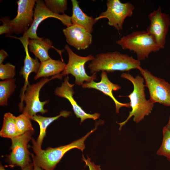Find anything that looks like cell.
I'll return each instance as SVG.
<instances>
[{"label":"cell","instance_id":"8fae6325","mask_svg":"<svg viewBox=\"0 0 170 170\" xmlns=\"http://www.w3.org/2000/svg\"><path fill=\"white\" fill-rule=\"evenodd\" d=\"M49 17H53L60 20L67 27L72 25L71 16L65 14H54L47 8L43 1L37 0L34 8L33 22L22 37L28 39L40 38V37L37 35V28L42 22Z\"/></svg>","mask_w":170,"mask_h":170},{"label":"cell","instance_id":"52a82bcc","mask_svg":"<svg viewBox=\"0 0 170 170\" xmlns=\"http://www.w3.org/2000/svg\"><path fill=\"white\" fill-rule=\"evenodd\" d=\"M106 6V10L101 12L95 19L98 21L106 18L109 25L118 31L122 30L126 18L131 17L133 14L134 6L130 2L122 3L119 0H108Z\"/></svg>","mask_w":170,"mask_h":170},{"label":"cell","instance_id":"7c38bea8","mask_svg":"<svg viewBox=\"0 0 170 170\" xmlns=\"http://www.w3.org/2000/svg\"><path fill=\"white\" fill-rule=\"evenodd\" d=\"M17 14L10 23L13 32L18 35L24 34L31 26L33 20L35 0H19Z\"/></svg>","mask_w":170,"mask_h":170},{"label":"cell","instance_id":"5bb4252c","mask_svg":"<svg viewBox=\"0 0 170 170\" xmlns=\"http://www.w3.org/2000/svg\"><path fill=\"white\" fill-rule=\"evenodd\" d=\"M67 43L78 50H85L91 44V33L83 28L72 25L63 30Z\"/></svg>","mask_w":170,"mask_h":170},{"label":"cell","instance_id":"cb8c5ba5","mask_svg":"<svg viewBox=\"0 0 170 170\" xmlns=\"http://www.w3.org/2000/svg\"><path fill=\"white\" fill-rule=\"evenodd\" d=\"M163 139L162 144L157 154L167 157L170 162V130L165 126L163 128Z\"/></svg>","mask_w":170,"mask_h":170},{"label":"cell","instance_id":"5b68a950","mask_svg":"<svg viewBox=\"0 0 170 170\" xmlns=\"http://www.w3.org/2000/svg\"><path fill=\"white\" fill-rule=\"evenodd\" d=\"M61 74L53 76L49 79L44 78L36 83L29 84L25 91L23 98L20 104V109L24 114L31 119L32 117L38 113L43 114L47 112L48 110L44 109V106L48 103V100L43 101L40 100L39 94L42 87L49 81L56 78L60 79Z\"/></svg>","mask_w":170,"mask_h":170},{"label":"cell","instance_id":"9a60e30c","mask_svg":"<svg viewBox=\"0 0 170 170\" xmlns=\"http://www.w3.org/2000/svg\"><path fill=\"white\" fill-rule=\"evenodd\" d=\"M101 80L99 82H95L94 80L89 82L83 83L82 86L83 88H94L103 93L109 96L114 101L116 106V112L119 113L120 108L123 107L130 108V103H123L119 102L115 98L112 94L113 91H118L121 87L118 84L112 82L108 79L106 71H102L100 76Z\"/></svg>","mask_w":170,"mask_h":170},{"label":"cell","instance_id":"ffe728a7","mask_svg":"<svg viewBox=\"0 0 170 170\" xmlns=\"http://www.w3.org/2000/svg\"><path fill=\"white\" fill-rule=\"evenodd\" d=\"M71 112L65 110L61 111L58 115L51 117H45L39 115H36L32 117L31 120L37 122L40 127V131L37 142L41 147L46 136V131L48 127L53 122L60 117L66 118L69 116Z\"/></svg>","mask_w":170,"mask_h":170},{"label":"cell","instance_id":"d4e9b609","mask_svg":"<svg viewBox=\"0 0 170 170\" xmlns=\"http://www.w3.org/2000/svg\"><path fill=\"white\" fill-rule=\"evenodd\" d=\"M45 3L47 8L52 12L58 14H64L67 9L66 0H45Z\"/></svg>","mask_w":170,"mask_h":170},{"label":"cell","instance_id":"f546056e","mask_svg":"<svg viewBox=\"0 0 170 170\" xmlns=\"http://www.w3.org/2000/svg\"><path fill=\"white\" fill-rule=\"evenodd\" d=\"M33 162H31L26 167L23 168L21 169V170H33ZM0 170H6L1 164H0Z\"/></svg>","mask_w":170,"mask_h":170},{"label":"cell","instance_id":"9c48e42d","mask_svg":"<svg viewBox=\"0 0 170 170\" xmlns=\"http://www.w3.org/2000/svg\"><path fill=\"white\" fill-rule=\"evenodd\" d=\"M138 70L145 80V86L149 90L150 100L154 103L170 106V84L164 80L155 76L146 69L140 67Z\"/></svg>","mask_w":170,"mask_h":170},{"label":"cell","instance_id":"f1b7e54d","mask_svg":"<svg viewBox=\"0 0 170 170\" xmlns=\"http://www.w3.org/2000/svg\"><path fill=\"white\" fill-rule=\"evenodd\" d=\"M8 54L4 50L1 49L0 50V64H2L4 60L8 57Z\"/></svg>","mask_w":170,"mask_h":170},{"label":"cell","instance_id":"1f68e13d","mask_svg":"<svg viewBox=\"0 0 170 170\" xmlns=\"http://www.w3.org/2000/svg\"><path fill=\"white\" fill-rule=\"evenodd\" d=\"M165 127L169 130H170V117L169 119L168 122L167 124L165 126Z\"/></svg>","mask_w":170,"mask_h":170},{"label":"cell","instance_id":"484cf974","mask_svg":"<svg viewBox=\"0 0 170 170\" xmlns=\"http://www.w3.org/2000/svg\"><path fill=\"white\" fill-rule=\"evenodd\" d=\"M15 75V66L9 63L0 64V79L2 80L13 79Z\"/></svg>","mask_w":170,"mask_h":170},{"label":"cell","instance_id":"30bf717a","mask_svg":"<svg viewBox=\"0 0 170 170\" xmlns=\"http://www.w3.org/2000/svg\"><path fill=\"white\" fill-rule=\"evenodd\" d=\"M148 18L150 23L146 31L153 37L161 49L164 48L170 26L169 15L162 12L159 6L149 14Z\"/></svg>","mask_w":170,"mask_h":170},{"label":"cell","instance_id":"d6986e66","mask_svg":"<svg viewBox=\"0 0 170 170\" xmlns=\"http://www.w3.org/2000/svg\"><path fill=\"white\" fill-rule=\"evenodd\" d=\"M66 64L60 60L49 59L40 62L38 71L34 76L35 80L41 77L47 78L60 74L64 70Z\"/></svg>","mask_w":170,"mask_h":170},{"label":"cell","instance_id":"e0dca14e","mask_svg":"<svg viewBox=\"0 0 170 170\" xmlns=\"http://www.w3.org/2000/svg\"><path fill=\"white\" fill-rule=\"evenodd\" d=\"M72 14L71 16L72 25L82 27L90 33L94 31L93 26L98 21L92 16H90L84 13L76 0H71Z\"/></svg>","mask_w":170,"mask_h":170},{"label":"cell","instance_id":"ac0fdd59","mask_svg":"<svg viewBox=\"0 0 170 170\" xmlns=\"http://www.w3.org/2000/svg\"><path fill=\"white\" fill-rule=\"evenodd\" d=\"M51 48H54L52 42L48 38L40 37L39 39H29L28 40V50L33 53L41 62L50 58L48 52Z\"/></svg>","mask_w":170,"mask_h":170},{"label":"cell","instance_id":"83f0119b","mask_svg":"<svg viewBox=\"0 0 170 170\" xmlns=\"http://www.w3.org/2000/svg\"><path fill=\"white\" fill-rule=\"evenodd\" d=\"M87 157V159H86L83 155L82 159L85 162V165L88 167L89 170H101L100 166L95 165L91 161L90 158L88 156Z\"/></svg>","mask_w":170,"mask_h":170},{"label":"cell","instance_id":"44dd1931","mask_svg":"<svg viewBox=\"0 0 170 170\" xmlns=\"http://www.w3.org/2000/svg\"><path fill=\"white\" fill-rule=\"evenodd\" d=\"M15 117L10 112L4 114L3 124L0 131L1 137L11 139L20 135L15 123Z\"/></svg>","mask_w":170,"mask_h":170},{"label":"cell","instance_id":"277c9868","mask_svg":"<svg viewBox=\"0 0 170 170\" xmlns=\"http://www.w3.org/2000/svg\"><path fill=\"white\" fill-rule=\"evenodd\" d=\"M116 42L123 49L135 53L137 59L140 61L147 58L150 53L161 49L153 37L145 31H133L123 36Z\"/></svg>","mask_w":170,"mask_h":170},{"label":"cell","instance_id":"4316f807","mask_svg":"<svg viewBox=\"0 0 170 170\" xmlns=\"http://www.w3.org/2000/svg\"><path fill=\"white\" fill-rule=\"evenodd\" d=\"M0 20L3 23V25L0 26V35L7 34L9 35L13 33L10 25V20L8 17L1 16Z\"/></svg>","mask_w":170,"mask_h":170},{"label":"cell","instance_id":"ba28073f","mask_svg":"<svg viewBox=\"0 0 170 170\" xmlns=\"http://www.w3.org/2000/svg\"><path fill=\"white\" fill-rule=\"evenodd\" d=\"M34 131H29L11 139V152L7 156V161L9 166L20 167L23 168L30 163L31 155L27 148L28 142L31 140Z\"/></svg>","mask_w":170,"mask_h":170},{"label":"cell","instance_id":"7a4b0ae2","mask_svg":"<svg viewBox=\"0 0 170 170\" xmlns=\"http://www.w3.org/2000/svg\"><path fill=\"white\" fill-rule=\"evenodd\" d=\"M121 77L130 81L133 86V89L128 97L130 100V104L132 110L127 119L122 122L117 123L119 125V131L130 118L133 116V121L136 123L143 120L145 116L151 113L154 103L150 99H146L144 93V78L139 75L134 77L129 73H123Z\"/></svg>","mask_w":170,"mask_h":170},{"label":"cell","instance_id":"4dcf8cb0","mask_svg":"<svg viewBox=\"0 0 170 170\" xmlns=\"http://www.w3.org/2000/svg\"><path fill=\"white\" fill-rule=\"evenodd\" d=\"M32 160L34 165L33 170H43L34 161Z\"/></svg>","mask_w":170,"mask_h":170},{"label":"cell","instance_id":"7402d4cb","mask_svg":"<svg viewBox=\"0 0 170 170\" xmlns=\"http://www.w3.org/2000/svg\"><path fill=\"white\" fill-rule=\"evenodd\" d=\"M15 79L3 80L0 82V105H7L9 98L16 88Z\"/></svg>","mask_w":170,"mask_h":170},{"label":"cell","instance_id":"603a6c76","mask_svg":"<svg viewBox=\"0 0 170 170\" xmlns=\"http://www.w3.org/2000/svg\"><path fill=\"white\" fill-rule=\"evenodd\" d=\"M30 117L23 113L15 116V122L19 135L29 131H34Z\"/></svg>","mask_w":170,"mask_h":170},{"label":"cell","instance_id":"4fadbf2b","mask_svg":"<svg viewBox=\"0 0 170 170\" xmlns=\"http://www.w3.org/2000/svg\"><path fill=\"white\" fill-rule=\"evenodd\" d=\"M69 79L68 76L65 77L61 86L57 87L55 90V94L60 97L65 98L69 101L76 117L80 119L81 123L87 119H91L96 120L99 118L100 116L99 113H88L77 104L73 97L74 94L73 89L74 84L70 83Z\"/></svg>","mask_w":170,"mask_h":170},{"label":"cell","instance_id":"8992f818","mask_svg":"<svg viewBox=\"0 0 170 170\" xmlns=\"http://www.w3.org/2000/svg\"><path fill=\"white\" fill-rule=\"evenodd\" d=\"M65 48L68 53L69 60L60 74L61 76L71 74L75 78V84L78 85H82L84 81L89 82L96 80V73L89 76L86 73L85 68L86 63L92 60L95 57L91 54L86 57L79 56L74 53L67 44L65 45Z\"/></svg>","mask_w":170,"mask_h":170},{"label":"cell","instance_id":"3957f363","mask_svg":"<svg viewBox=\"0 0 170 170\" xmlns=\"http://www.w3.org/2000/svg\"><path fill=\"white\" fill-rule=\"evenodd\" d=\"M140 64V61L132 56L114 51L96 55L88 67L90 73L93 74L101 71L112 72L116 71H124L139 69Z\"/></svg>","mask_w":170,"mask_h":170},{"label":"cell","instance_id":"2e32d148","mask_svg":"<svg viewBox=\"0 0 170 170\" xmlns=\"http://www.w3.org/2000/svg\"><path fill=\"white\" fill-rule=\"evenodd\" d=\"M19 40L22 43L26 53V56L24 60V65L22 68L20 74L23 76L25 79L24 86L22 89L21 96V100L22 99L26 90L29 84L28 78L30 74L32 72L37 73L39 69L40 63L38 61V59L36 58L34 59L29 55L28 52V41L29 39L24 38L22 37L19 38L13 37Z\"/></svg>","mask_w":170,"mask_h":170},{"label":"cell","instance_id":"6da1fadb","mask_svg":"<svg viewBox=\"0 0 170 170\" xmlns=\"http://www.w3.org/2000/svg\"><path fill=\"white\" fill-rule=\"evenodd\" d=\"M99 123L98 122L94 129L80 139L68 144L55 148L48 147L45 150H42L37 141L32 138V145L31 147L35 154V155L31 154L32 160L42 169L54 170L64 155L70 150L77 148L83 151L85 147L84 142L86 139L96 130Z\"/></svg>","mask_w":170,"mask_h":170}]
</instances>
